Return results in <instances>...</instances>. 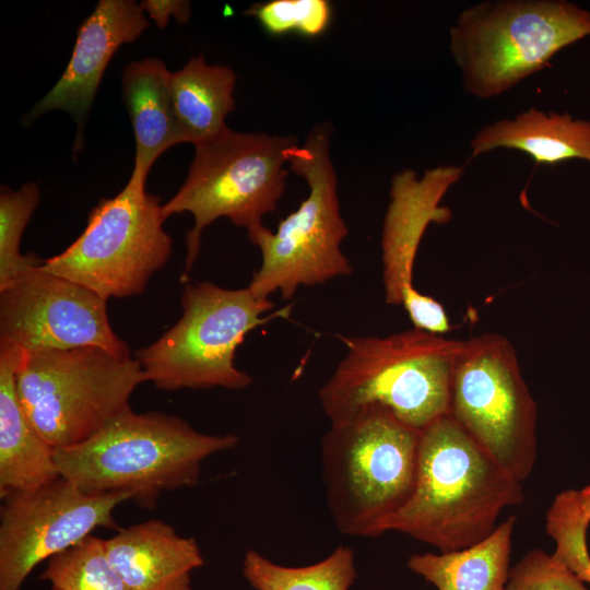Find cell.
<instances>
[{"label": "cell", "mask_w": 590, "mask_h": 590, "mask_svg": "<svg viewBox=\"0 0 590 590\" xmlns=\"http://www.w3.org/2000/svg\"><path fill=\"white\" fill-rule=\"evenodd\" d=\"M523 498L521 482L447 414L421 430L415 488L381 534L400 532L440 553L462 550L487 538L502 511Z\"/></svg>", "instance_id": "6da1fadb"}, {"label": "cell", "mask_w": 590, "mask_h": 590, "mask_svg": "<svg viewBox=\"0 0 590 590\" xmlns=\"http://www.w3.org/2000/svg\"><path fill=\"white\" fill-rule=\"evenodd\" d=\"M238 441L200 433L176 415L130 410L86 441L55 449V461L59 475L86 494L129 493L153 507L162 492L197 484L202 462Z\"/></svg>", "instance_id": "7a4b0ae2"}, {"label": "cell", "mask_w": 590, "mask_h": 590, "mask_svg": "<svg viewBox=\"0 0 590 590\" xmlns=\"http://www.w3.org/2000/svg\"><path fill=\"white\" fill-rule=\"evenodd\" d=\"M338 338L346 353L318 392L330 424L370 405L417 430L450 414L453 370L464 341L415 328Z\"/></svg>", "instance_id": "3957f363"}, {"label": "cell", "mask_w": 590, "mask_h": 590, "mask_svg": "<svg viewBox=\"0 0 590 590\" xmlns=\"http://www.w3.org/2000/svg\"><path fill=\"white\" fill-rule=\"evenodd\" d=\"M420 438L421 430L378 405L330 425L321 439V475L340 533L381 535L415 488Z\"/></svg>", "instance_id": "277c9868"}, {"label": "cell", "mask_w": 590, "mask_h": 590, "mask_svg": "<svg viewBox=\"0 0 590 590\" xmlns=\"http://www.w3.org/2000/svg\"><path fill=\"white\" fill-rule=\"evenodd\" d=\"M464 91L487 99L542 70L590 36V11L563 0H498L470 5L449 31Z\"/></svg>", "instance_id": "5b68a950"}, {"label": "cell", "mask_w": 590, "mask_h": 590, "mask_svg": "<svg viewBox=\"0 0 590 590\" xmlns=\"http://www.w3.org/2000/svg\"><path fill=\"white\" fill-rule=\"evenodd\" d=\"M298 144L295 135L237 132L228 127L194 144L188 175L164 204V219L189 212L193 226L186 234L187 256L182 279L200 252L209 225L227 217L247 233L263 225V216L278 208L286 186L288 154Z\"/></svg>", "instance_id": "8992f818"}, {"label": "cell", "mask_w": 590, "mask_h": 590, "mask_svg": "<svg viewBox=\"0 0 590 590\" xmlns=\"http://www.w3.org/2000/svg\"><path fill=\"white\" fill-rule=\"evenodd\" d=\"M332 128L320 123L311 129L303 145L288 154L291 170L308 186V196L284 217L275 232L261 225L248 232L260 249L261 266L252 274L249 290L268 299L279 291L288 299L300 286H315L353 269L341 250L349 229L340 212L338 178L330 154Z\"/></svg>", "instance_id": "52a82bcc"}, {"label": "cell", "mask_w": 590, "mask_h": 590, "mask_svg": "<svg viewBox=\"0 0 590 590\" xmlns=\"http://www.w3.org/2000/svg\"><path fill=\"white\" fill-rule=\"evenodd\" d=\"M15 378L25 412L54 449L82 444L132 410V392L148 381L138 358L93 346L24 351Z\"/></svg>", "instance_id": "ba28073f"}, {"label": "cell", "mask_w": 590, "mask_h": 590, "mask_svg": "<svg viewBox=\"0 0 590 590\" xmlns=\"http://www.w3.org/2000/svg\"><path fill=\"white\" fill-rule=\"evenodd\" d=\"M179 320L152 344L137 351L148 381L166 391L222 387L240 390L252 384L235 366L245 337L269 318L271 299L249 287L227 290L211 282L187 283Z\"/></svg>", "instance_id": "9c48e42d"}, {"label": "cell", "mask_w": 590, "mask_h": 590, "mask_svg": "<svg viewBox=\"0 0 590 590\" xmlns=\"http://www.w3.org/2000/svg\"><path fill=\"white\" fill-rule=\"evenodd\" d=\"M158 196L128 180L91 211L82 234L40 268L95 292L106 300L141 294L169 260L173 239L163 228Z\"/></svg>", "instance_id": "30bf717a"}, {"label": "cell", "mask_w": 590, "mask_h": 590, "mask_svg": "<svg viewBox=\"0 0 590 590\" xmlns=\"http://www.w3.org/2000/svg\"><path fill=\"white\" fill-rule=\"evenodd\" d=\"M536 411L507 338L483 333L464 341L453 370L450 414L521 483L535 464Z\"/></svg>", "instance_id": "8fae6325"}, {"label": "cell", "mask_w": 590, "mask_h": 590, "mask_svg": "<svg viewBox=\"0 0 590 590\" xmlns=\"http://www.w3.org/2000/svg\"><path fill=\"white\" fill-rule=\"evenodd\" d=\"M1 499L0 590H20L39 563L79 544L99 527H115V508L132 495L86 494L59 476Z\"/></svg>", "instance_id": "7c38bea8"}, {"label": "cell", "mask_w": 590, "mask_h": 590, "mask_svg": "<svg viewBox=\"0 0 590 590\" xmlns=\"http://www.w3.org/2000/svg\"><path fill=\"white\" fill-rule=\"evenodd\" d=\"M42 262L0 291V339L27 353L93 346L131 357L109 323L107 300Z\"/></svg>", "instance_id": "4fadbf2b"}, {"label": "cell", "mask_w": 590, "mask_h": 590, "mask_svg": "<svg viewBox=\"0 0 590 590\" xmlns=\"http://www.w3.org/2000/svg\"><path fill=\"white\" fill-rule=\"evenodd\" d=\"M150 25L140 3L101 0L78 30L69 63L51 90L25 115L31 123L51 110L68 113L78 125L75 149L104 72L123 44L135 42Z\"/></svg>", "instance_id": "5bb4252c"}, {"label": "cell", "mask_w": 590, "mask_h": 590, "mask_svg": "<svg viewBox=\"0 0 590 590\" xmlns=\"http://www.w3.org/2000/svg\"><path fill=\"white\" fill-rule=\"evenodd\" d=\"M463 169L446 165L426 169L422 177L413 169L393 175L381 232L382 284L388 305H401L404 294L414 288L413 267L422 237L430 223L450 220V210L440 206V201Z\"/></svg>", "instance_id": "9a60e30c"}, {"label": "cell", "mask_w": 590, "mask_h": 590, "mask_svg": "<svg viewBox=\"0 0 590 590\" xmlns=\"http://www.w3.org/2000/svg\"><path fill=\"white\" fill-rule=\"evenodd\" d=\"M108 560L132 590H192L191 573L204 564L193 538L158 519L104 540Z\"/></svg>", "instance_id": "2e32d148"}, {"label": "cell", "mask_w": 590, "mask_h": 590, "mask_svg": "<svg viewBox=\"0 0 590 590\" xmlns=\"http://www.w3.org/2000/svg\"><path fill=\"white\" fill-rule=\"evenodd\" d=\"M24 350L0 339V497L32 491L59 477L55 449L25 412L16 389Z\"/></svg>", "instance_id": "e0dca14e"}, {"label": "cell", "mask_w": 590, "mask_h": 590, "mask_svg": "<svg viewBox=\"0 0 590 590\" xmlns=\"http://www.w3.org/2000/svg\"><path fill=\"white\" fill-rule=\"evenodd\" d=\"M165 63L153 57L129 62L122 71V97L135 141L130 180L145 185L156 160L168 149L188 143L177 119Z\"/></svg>", "instance_id": "ac0fdd59"}, {"label": "cell", "mask_w": 590, "mask_h": 590, "mask_svg": "<svg viewBox=\"0 0 590 590\" xmlns=\"http://www.w3.org/2000/svg\"><path fill=\"white\" fill-rule=\"evenodd\" d=\"M470 148L472 158L506 148L526 153L536 164L554 165L571 158L590 163V121L531 107L482 127Z\"/></svg>", "instance_id": "d6986e66"}, {"label": "cell", "mask_w": 590, "mask_h": 590, "mask_svg": "<svg viewBox=\"0 0 590 590\" xmlns=\"http://www.w3.org/2000/svg\"><path fill=\"white\" fill-rule=\"evenodd\" d=\"M515 526L510 516L484 540L458 551L414 554L408 567L437 590H505Z\"/></svg>", "instance_id": "ffe728a7"}, {"label": "cell", "mask_w": 590, "mask_h": 590, "mask_svg": "<svg viewBox=\"0 0 590 590\" xmlns=\"http://www.w3.org/2000/svg\"><path fill=\"white\" fill-rule=\"evenodd\" d=\"M236 79L232 68L209 64L202 55L170 72L173 104L188 143L194 145L227 127L225 119L235 108Z\"/></svg>", "instance_id": "44dd1931"}, {"label": "cell", "mask_w": 590, "mask_h": 590, "mask_svg": "<svg viewBox=\"0 0 590 590\" xmlns=\"http://www.w3.org/2000/svg\"><path fill=\"white\" fill-rule=\"evenodd\" d=\"M241 569L256 590H350L357 576L354 553L344 545L324 559L302 567L282 566L248 550Z\"/></svg>", "instance_id": "7402d4cb"}, {"label": "cell", "mask_w": 590, "mask_h": 590, "mask_svg": "<svg viewBox=\"0 0 590 590\" xmlns=\"http://www.w3.org/2000/svg\"><path fill=\"white\" fill-rule=\"evenodd\" d=\"M40 578L55 590H132L108 560L104 539L94 535L51 557Z\"/></svg>", "instance_id": "603a6c76"}, {"label": "cell", "mask_w": 590, "mask_h": 590, "mask_svg": "<svg viewBox=\"0 0 590 590\" xmlns=\"http://www.w3.org/2000/svg\"><path fill=\"white\" fill-rule=\"evenodd\" d=\"M40 201V189L27 182L19 190L1 186L0 190V291L8 287L23 272L39 264L34 253L22 255V237Z\"/></svg>", "instance_id": "cb8c5ba5"}, {"label": "cell", "mask_w": 590, "mask_h": 590, "mask_svg": "<svg viewBox=\"0 0 590 590\" xmlns=\"http://www.w3.org/2000/svg\"><path fill=\"white\" fill-rule=\"evenodd\" d=\"M574 491H564L555 497L546 514V531L555 541L553 555L583 582L590 583L589 523L579 511Z\"/></svg>", "instance_id": "d4e9b609"}, {"label": "cell", "mask_w": 590, "mask_h": 590, "mask_svg": "<svg viewBox=\"0 0 590 590\" xmlns=\"http://www.w3.org/2000/svg\"><path fill=\"white\" fill-rule=\"evenodd\" d=\"M247 14L273 35L297 32L318 36L330 24L331 5L326 0H272L252 5Z\"/></svg>", "instance_id": "484cf974"}, {"label": "cell", "mask_w": 590, "mask_h": 590, "mask_svg": "<svg viewBox=\"0 0 590 590\" xmlns=\"http://www.w3.org/2000/svg\"><path fill=\"white\" fill-rule=\"evenodd\" d=\"M553 554L532 550L510 569L505 590H588Z\"/></svg>", "instance_id": "4316f807"}, {"label": "cell", "mask_w": 590, "mask_h": 590, "mask_svg": "<svg viewBox=\"0 0 590 590\" xmlns=\"http://www.w3.org/2000/svg\"><path fill=\"white\" fill-rule=\"evenodd\" d=\"M401 305L408 312L413 328L439 335L450 330L444 306L415 287L404 294Z\"/></svg>", "instance_id": "83f0119b"}, {"label": "cell", "mask_w": 590, "mask_h": 590, "mask_svg": "<svg viewBox=\"0 0 590 590\" xmlns=\"http://www.w3.org/2000/svg\"><path fill=\"white\" fill-rule=\"evenodd\" d=\"M140 5L146 16L164 28L170 16L177 23L185 24L191 14V3L185 0H142Z\"/></svg>", "instance_id": "f1b7e54d"}, {"label": "cell", "mask_w": 590, "mask_h": 590, "mask_svg": "<svg viewBox=\"0 0 590 590\" xmlns=\"http://www.w3.org/2000/svg\"><path fill=\"white\" fill-rule=\"evenodd\" d=\"M575 494L582 518L590 523V485L580 491L575 489Z\"/></svg>", "instance_id": "f546056e"}, {"label": "cell", "mask_w": 590, "mask_h": 590, "mask_svg": "<svg viewBox=\"0 0 590 590\" xmlns=\"http://www.w3.org/2000/svg\"><path fill=\"white\" fill-rule=\"evenodd\" d=\"M51 590H55V589H51Z\"/></svg>", "instance_id": "4dcf8cb0"}]
</instances>
